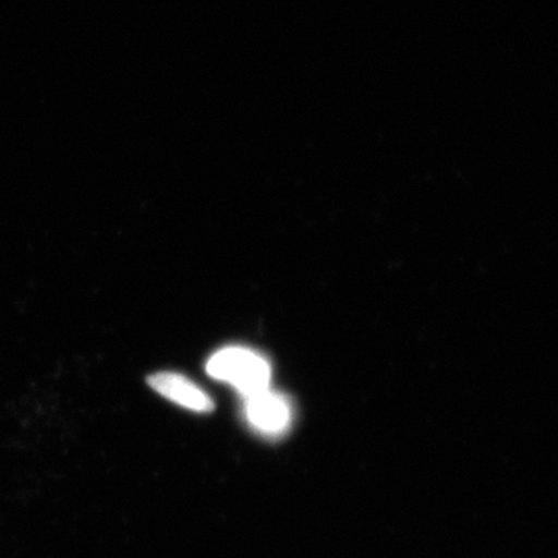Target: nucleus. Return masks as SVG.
<instances>
[{
    "label": "nucleus",
    "mask_w": 558,
    "mask_h": 558,
    "mask_svg": "<svg viewBox=\"0 0 558 558\" xmlns=\"http://www.w3.org/2000/svg\"><path fill=\"white\" fill-rule=\"evenodd\" d=\"M244 413L252 428L271 438L284 435L292 425L289 400L270 391V388L245 398Z\"/></svg>",
    "instance_id": "nucleus-2"
},
{
    "label": "nucleus",
    "mask_w": 558,
    "mask_h": 558,
    "mask_svg": "<svg viewBox=\"0 0 558 558\" xmlns=\"http://www.w3.org/2000/svg\"><path fill=\"white\" fill-rule=\"evenodd\" d=\"M213 379L233 385L244 398L269 388L271 368L258 352L247 348H226L208 360Z\"/></svg>",
    "instance_id": "nucleus-1"
},
{
    "label": "nucleus",
    "mask_w": 558,
    "mask_h": 558,
    "mask_svg": "<svg viewBox=\"0 0 558 558\" xmlns=\"http://www.w3.org/2000/svg\"><path fill=\"white\" fill-rule=\"evenodd\" d=\"M150 388L160 396L178 403L183 409L207 413L213 410V400L194 381L175 373H160L149 379Z\"/></svg>",
    "instance_id": "nucleus-3"
}]
</instances>
